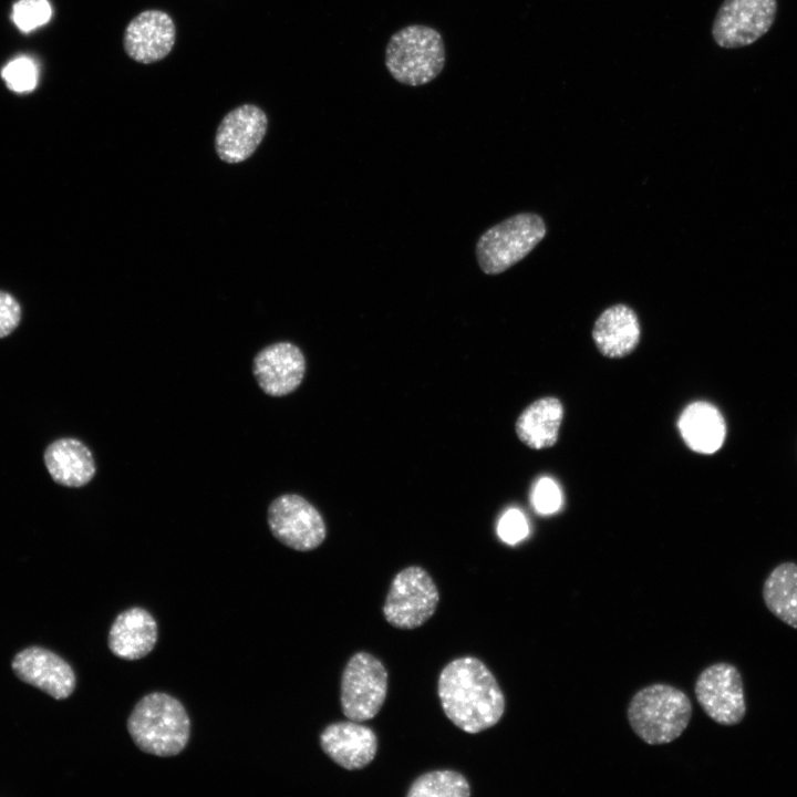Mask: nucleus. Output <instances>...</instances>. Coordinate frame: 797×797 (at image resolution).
<instances>
[{"mask_svg": "<svg viewBox=\"0 0 797 797\" xmlns=\"http://www.w3.org/2000/svg\"><path fill=\"white\" fill-rule=\"evenodd\" d=\"M437 694L447 718L469 734L493 727L505 713V696L496 677L474 656L446 664L438 676Z\"/></svg>", "mask_w": 797, "mask_h": 797, "instance_id": "f257e3e1", "label": "nucleus"}, {"mask_svg": "<svg viewBox=\"0 0 797 797\" xmlns=\"http://www.w3.org/2000/svg\"><path fill=\"white\" fill-rule=\"evenodd\" d=\"M127 731L143 752L170 757L179 754L190 735V721L184 705L175 697L154 692L145 695L127 720Z\"/></svg>", "mask_w": 797, "mask_h": 797, "instance_id": "f03ea898", "label": "nucleus"}, {"mask_svg": "<svg viewBox=\"0 0 797 797\" xmlns=\"http://www.w3.org/2000/svg\"><path fill=\"white\" fill-rule=\"evenodd\" d=\"M692 716L689 696L669 684H652L638 691L628 706L633 732L649 745L673 742L682 735Z\"/></svg>", "mask_w": 797, "mask_h": 797, "instance_id": "7ed1b4c3", "label": "nucleus"}, {"mask_svg": "<svg viewBox=\"0 0 797 797\" xmlns=\"http://www.w3.org/2000/svg\"><path fill=\"white\" fill-rule=\"evenodd\" d=\"M441 33L428 25L411 24L393 33L385 48V66L392 77L408 86L435 80L445 65Z\"/></svg>", "mask_w": 797, "mask_h": 797, "instance_id": "20e7f679", "label": "nucleus"}, {"mask_svg": "<svg viewBox=\"0 0 797 797\" xmlns=\"http://www.w3.org/2000/svg\"><path fill=\"white\" fill-rule=\"evenodd\" d=\"M547 228L535 213H519L488 228L476 244V259L486 275H498L524 259L544 239Z\"/></svg>", "mask_w": 797, "mask_h": 797, "instance_id": "39448f33", "label": "nucleus"}, {"mask_svg": "<svg viewBox=\"0 0 797 797\" xmlns=\"http://www.w3.org/2000/svg\"><path fill=\"white\" fill-rule=\"evenodd\" d=\"M438 602L439 592L431 575L420 566H410L394 576L383 615L392 627L412 630L435 613Z\"/></svg>", "mask_w": 797, "mask_h": 797, "instance_id": "423d86ee", "label": "nucleus"}, {"mask_svg": "<svg viewBox=\"0 0 797 797\" xmlns=\"http://www.w3.org/2000/svg\"><path fill=\"white\" fill-rule=\"evenodd\" d=\"M389 675L384 664L371 653H354L341 677V708L351 721L373 718L387 694Z\"/></svg>", "mask_w": 797, "mask_h": 797, "instance_id": "0eeeda50", "label": "nucleus"}, {"mask_svg": "<svg viewBox=\"0 0 797 797\" xmlns=\"http://www.w3.org/2000/svg\"><path fill=\"white\" fill-rule=\"evenodd\" d=\"M272 536L297 551H310L325 540L327 525L320 511L298 494L275 498L267 511Z\"/></svg>", "mask_w": 797, "mask_h": 797, "instance_id": "6e6552de", "label": "nucleus"}, {"mask_svg": "<svg viewBox=\"0 0 797 797\" xmlns=\"http://www.w3.org/2000/svg\"><path fill=\"white\" fill-rule=\"evenodd\" d=\"M777 0H724L712 27L716 44L737 49L756 42L775 22Z\"/></svg>", "mask_w": 797, "mask_h": 797, "instance_id": "1a4fd4ad", "label": "nucleus"}, {"mask_svg": "<svg viewBox=\"0 0 797 797\" xmlns=\"http://www.w3.org/2000/svg\"><path fill=\"white\" fill-rule=\"evenodd\" d=\"M695 696L708 717L724 726L736 725L745 716L743 680L731 663H714L696 679Z\"/></svg>", "mask_w": 797, "mask_h": 797, "instance_id": "9d476101", "label": "nucleus"}, {"mask_svg": "<svg viewBox=\"0 0 797 797\" xmlns=\"http://www.w3.org/2000/svg\"><path fill=\"white\" fill-rule=\"evenodd\" d=\"M306 371L304 354L296 344L287 341L267 345L252 361V373L259 387L275 397L294 392L301 385Z\"/></svg>", "mask_w": 797, "mask_h": 797, "instance_id": "9b49d317", "label": "nucleus"}, {"mask_svg": "<svg viewBox=\"0 0 797 797\" xmlns=\"http://www.w3.org/2000/svg\"><path fill=\"white\" fill-rule=\"evenodd\" d=\"M268 127L266 113L253 104L240 105L225 115L217 127L215 149L218 157L229 164L249 158Z\"/></svg>", "mask_w": 797, "mask_h": 797, "instance_id": "f8f14e48", "label": "nucleus"}, {"mask_svg": "<svg viewBox=\"0 0 797 797\" xmlns=\"http://www.w3.org/2000/svg\"><path fill=\"white\" fill-rule=\"evenodd\" d=\"M11 667L22 682L55 700L69 697L76 685L72 666L60 655L42 646H29L18 652Z\"/></svg>", "mask_w": 797, "mask_h": 797, "instance_id": "ddd939ff", "label": "nucleus"}, {"mask_svg": "<svg viewBox=\"0 0 797 797\" xmlns=\"http://www.w3.org/2000/svg\"><path fill=\"white\" fill-rule=\"evenodd\" d=\"M175 38V23L168 13L156 9L145 10L126 25L123 46L132 60L149 64L168 55Z\"/></svg>", "mask_w": 797, "mask_h": 797, "instance_id": "4468645a", "label": "nucleus"}, {"mask_svg": "<svg viewBox=\"0 0 797 797\" xmlns=\"http://www.w3.org/2000/svg\"><path fill=\"white\" fill-rule=\"evenodd\" d=\"M319 743L329 758L348 770L368 766L374 759L379 745L372 728L351 720L325 726Z\"/></svg>", "mask_w": 797, "mask_h": 797, "instance_id": "2eb2a0df", "label": "nucleus"}, {"mask_svg": "<svg viewBox=\"0 0 797 797\" xmlns=\"http://www.w3.org/2000/svg\"><path fill=\"white\" fill-rule=\"evenodd\" d=\"M157 641V623L145 609L134 607L121 612L112 623L107 643L111 652L134 661L149 654Z\"/></svg>", "mask_w": 797, "mask_h": 797, "instance_id": "dca6fc26", "label": "nucleus"}, {"mask_svg": "<svg viewBox=\"0 0 797 797\" xmlns=\"http://www.w3.org/2000/svg\"><path fill=\"white\" fill-rule=\"evenodd\" d=\"M641 327L635 311L623 303L613 304L597 318L592 339L599 352L611 359L631 354L640 342Z\"/></svg>", "mask_w": 797, "mask_h": 797, "instance_id": "f3484780", "label": "nucleus"}, {"mask_svg": "<svg viewBox=\"0 0 797 797\" xmlns=\"http://www.w3.org/2000/svg\"><path fill=\"white\" fill-rule=\"evenodd\" d=\"M43 459L52 479L64 487H82L89 484L96 473L92 452L74 437H61L50 443Z\"/></svg>", "mask_w": 797, "mask_h": 797, "instance_id": "a211bd4d", "label": "nucleus"}, {"mask_svg": "<svg viewBox=\"0 0 797 797\" xmlns=\"http://www.w3.org/2000/svg\"><path fill=\"white\" fill-rule=\"evenodd\" d=\"M679 428L685 444L701 454L717 452L726 436L722 413L716 406L704 401L694 402L683 411Z\"/></svg>", "mask_w": 797, "mask_h": 797, "instance_id": "6ab92c4d", "label": "nucleus"}, {"mask_svg": "<svg viewBox=\"0 0 797 797\" xmlns=\"http://www.w3.org/2000/svg\"><path fill=\"white\" fill-rule=\"evenodd\" d=\"M563 407L556 397H542L528 405L515 425L518 438L532 449L551 447L558 439Z\"/></svg>", "mask_w": 797, "mask_h": 797, "instance_id": "aec40b11", "label": "nucleus"}, {"mask_svg": "<svg viewBox=\"0 0 797 797\" xmlns=\"http://www.w3.org/2000/svg\"><path fill=\"white\" fill-rule=\"evenodd\" d=\"M767 609L780 621L797 629V565L783 562L775 567L763 584Z\"/></svg>", "mask_w": 797, "mask_h": 797, "instance_id": "412c9836", "label": "nucleus"}, {"mask_svg": "<svg viewBox=\"0 0 797 797\" xmlns=\"http://www.w3.org/2000/svg\"><path fill=\"white\" fill-rule=\"evenodd\" d=\"M470 785L459 772L431 770L418 776L410 786L407 797H468Z\"/></svg>", "mask_w": 797, "mask_h": 797, "instance_id": "4be33fe9", "label": "nucleus"}, {"mask_svg": "<svg viewBox=\"0 0 797 797\" xmlns=\"http://www.w3.org/2000/svg\"><path fill=\"white\" fill-rule=\"evenodd\" d=\"M1 76L7 86L17 93H28L35 89L39 80L37 63L29 56H18L6 64Z\"/></svg>", "mask_w": 797, "mask_h": 797, "instance_id": "5701e85b", "label": "nucleus"}, {"mask_svg": "<svg viewBox=\"0 0 797 797\" xmlns=\"http://www.w3.org/2000/svg\"><path fill=\"white\" fill-rule=\"evenodd\" d=\"M52 7L48 0H18L12 9V20L22 32H31L50 21Z\"/></svg>", "mask_w": 797, "mask_h": 797, "instance_id": "b1692460", "label": "nucleus"}, {"mask_svg": "<svg viewBox=\"0 0 797 797\" xmlns=\"http://www.w3.org/2000/svg\"><path fill=\"white\" fill-rule=\"evenodd\" d=\"M532 504L539 514L556 513L561 505V493L558 485L548 477L538 480L532 491Z\"/></svg>", "mask_w": 797, "mask_h": 797, "instance_id": "393cba45", "label": "nucleus"}, {"mask_svg": "<svg viewBox=\"0 0 797 797\" xmlns=\"http://www.w3.org/2000/svg\"><path fill=\"white\" fill-rule=\"evenodd\" d=\"M497 532L503 541L515 545L528 535L527 520L518 509H509L500 518Z\"/></svg>", "mask_w": 797, "mask_h": 797, "instance_id": "a878e982", "label": "nucleus"}, {"mask_svg": "<svg viewBox=\"0 0 797 797\" xmlns=\"http://www.w3.org/2000/svg\"><path fill=\"white\" fill-rule=\"evenodd\" d=\"M22 310L11 293L0 290V339L11 334L20 324Z\"/></svg>", "mask_w": 797, "mask_h": 797, "instance_id": "bb28decb", "label": "nucleus"}]
</instances>
